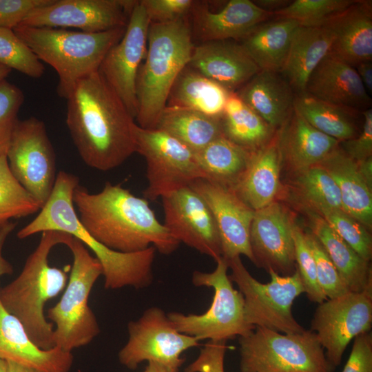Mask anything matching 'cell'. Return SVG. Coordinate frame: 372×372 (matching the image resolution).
<instances>
[{"label": "cell", "mask_w": 372, "mask_h": 372, "mask_svg": "<svg viewBox=\"0 0 372 372\" xmlns=\"http://www.w3.org/2000/svg\"><path fill=\"white\" fill-rule=\"evenodd\" d=\"M216 262L213 271H195L192 278L196 287L213 289L214 294L209 309L202 314L167 313L176 330L199 341H227L247 335L255 329L247 320L242 293L234 287L227 274V260L221 256Z\"/></svg>", "instance_id": "ba28073f"}, {"label": "cell", "mask_w": 372, "mask_h": 372, "mask_svg": "<svg viewBox=\"0 0 372 372\" xmlns=\"http://www.w3.org/2000/svg\"><path fill=\"white\" fill-rule=\"evenodd\" d=\"M254 2L264 10L273 14L275 12L287 6L291 1L286 0H260Z\"/></svg>", "instance_id": "f5cc1de1"}, {"label": "cell", "mask_w": 372, "mask_h": 372, "mask_svg": "<svg viewBox=\"0 0 372 372\" xmlns=\"http://www.w3.org/2000/svg\"><path fill=\"white\" fill-rule=\"evenodd\" d=\"M293 110L311 126L340 143L358 135L355 121L357 110L317 99L306 92L295 96Z\"/></svg>", "instance_id": "e575fe53"}, {"label": "cell", "mask_w": 372, "mask_h": 372, "mask_svg": "<svg viewBox=\"0 0 372 372\" xmlns=\"http://www.w3.org/2000/svg\"><path fill=\"white\" fill-rule=\"evenodd\" d=\"M354 0H296L273 14L296 21L300 26L321 27Z\"/></svg>", "instance_id": "f35d334b"}, {"label": "cell", "mask_w": 372, "mask_h": 372, "mask_svg": "<svg viewBox=\"0 0 372 372\" xmlns=\"http://www.w3.org/2000/svg\"><path fill=\"white\" fill-rule=\"evenodd\" d=\"M6 156L13 176L42 207L57 175L56 155L45 123L34 116L19 119Z\"/></svg>", "instance_id": "7c38bea8"}, {"label": "cell", "mask_w": 372, "mask_h": 372, "mask_svg": "<svg viewBox=\"0 0 372 372\" xmlns=\"http://www.w3.org/2000/svg\"><path fill=\"white\" fill-rule=\"evenodd\" d=\"M304 92L357 110L371 102L355 68L329 54L311 73Z\"/></svg>", "instance_id": "7402d4cb"}, {"label": "cell", "mask_w": 372, "mask_h": 372, "mask_svg": "<svg viewBox=\"0 0 372 372\" xmlns=\"http://www.w3.org/2000/svg\"><path fill=\"white\" fill-rule=\"evenodd\" d=\"M364 122L362 131L355 137L342 141V151L356 162L362 161L372 154V110L362 112Z\"/></svg>", "instance_id": "7dc6e473"}, {"label": "cell", "mask_w": 372, "mask_h": 372, "mask_svg": "<svg viewBox=\"0 0 372 372\" xmlns=\"http://www.w3.org/2000/svg\"><path fill=\"white\" fill-rule=\"evenodd\" d=\"M52 0H0V27L13 29L33 10Z\"/></svg>", "instance_id": "c3c4849f"}, {"label": "cell", "mask_w": 372, "mask_h": 372, "mask_svg": "<svg viewBox=\"0 0 372 372\" xmlns=\"http://www.w3.org/2000/svg\"><path fill=\"white\" fill-rule=\"evenodd\" d=\"M24 99L22 90L17 85L6 79L0 81V156L6 155Z\"/></svg>", "instance_id": "ee69618b"}, {"label": "cell", "mask_w": 372, "mask_h": 372, "mask_svg": "<svg viewBox=\"0 0 372 372\" xmlns=\"http://www.w3.org/2000/svg\"><path fill=\"white\" fill-rule=\"evenodd\" d=\"M125 28L91 33L19 25L12 30L40 61L55 70L59 76L57 94L67 99L80 80L99 71L106 54L120 41Z\"/></svg>", "instance_id": "8992f818"}, {"label": "cell", "mask_w": 372, "mask_h": 372, "mask_svg": "<svg viewBox=\"0 0 372 372\" xmlns=\"http://www.w3.org/2000/svg\"><path fill=\"white\" fill-rule=\"evenodd\" d=\"M164 226L179 242L215 260L222 256L218 229L210 209L190 186L161 198Z\"/></svg>", "instance_id": "e0dca14e"}, {"label": "cell", "mask_w": 372, "mask_h": 372, "mask_svg": "<svg viewBox=\"0 0 372 372\" xmlns=\"http://www.w3.org/2000/svg\"><path fill=\"white\" fill-rule=\"evenodd\" d=\"M339 189L342 209L368 229L372 225V185L361 174L356 161L336 149L320 164Z\"/></svg>", "instance_id": "83f0119b"}, {"label": "cell", "mask_w": 372, "mask_h": 372, "mask_svg": "<svg viewBox=\"0 0 372 372\" xmlns=\"http://www.w3.org/2000/svg\"><path fill=\"white\" fill-rule=\"evenodd\" d=\"M372 288L361 292L348 291L320 303L311 321V331L326 350L325 355L335 368L356 336L371 331Z\"/></svg>", "instance_id": "5bb4252c"}, {"label": "cell", "mask_w": 372, "mask_h": 372, "mask_svg": "<svg viewBox=\"0 0 372 372\" xmlns=\"http://www.w3.org/2000/svg\"><path fill=\"white\" fill-rule=\"evenodd\" d=\"M313 211L321 216L333 231L362 258L370 262L372 257V239L366 227L343 209L322 208Z\"/></svg>", "instance_id": "60d3db41"}, {"label": "cell", "mask_w": 372, "mask_h": 372, "mask_svg": "<svg viewBox=\"0 0 372 372\" xmlns=\"http://www.w3.org/2000/svg\"><path fill=\"white\" fill-rule=\"evenodd\" d=\"M295 261L308 299L322 303L328 298L322 291L317 280L315 260L308 245L305 232L297 225L293 227Z\"/></svg>", "instance_id": "b9f144b4"}, {"label": "cell", "mask_w": 372, "mask_h": 372, "mask_svg": "<svg viewBox=\"0 0 372 372\" xmlns=\"http://www.w3.org/2000/svg\"><path fill=\"white\" fill-rule=\"evenodd\" d=\"M190 187L205 200L214 219L226 260L243 255L254 262L250 227L255 211L229 187L205 178Z\"/></svg>", "instance_id": "ac0fdd59"}, {"label": "cell", "mask_w": 372, "mask_h": 372, "mask_svg": "<svg viewBox=\"0 0 372 372\" xmlns=\"http://www.w3.org/2000/svg\"><path fill=\"white\" fill-rule=\"evenodd\" d=\"M240 372H332L314 332L283 333L256 327L239 337Z\"/></svg>", "instance_id": "9c48e42d"}, {"label": "cell", "mask_w": 372, "mask_h": 372, "mask_svg": "<svg viewBox=\"0 0 372 372\" xmlns=\"http://www.w3.org/2000/svg\"><path fill=\"white\" fill-rule=\"evenodd\" d=\"M300 26L295 20L278 17L258 25L239 42L260 70L280 73Z\"/></svg>", "instance_id": "f546056e"}, {"label": "cell", "mask_w": 372, "mask_h": 372, "mask_svg": "<svg viewBox=\"0 0 372 372\" xmlns=\"http://www.w3.org/2000/svg\"><path fill=\"white\" fill-rule=\"evenodd\" d=\"M279 136L282 159L296 172L320 164L340 142L311 126L295 110Z\"/></svg>", "instance_id": "484cf974"}, {"label": "cell", "mask_w": 372, "mask_h": 372, "mask_svg": "<svg viewBox=\"0 0 372 372\" xmlns=\"http://www.w3.org/2000/svg\"><path fill=\"white\" fill-rule=\"evenodd\" d=\"M322 26L327 28L332 36L329 54L353 67L371 61V1H355Z\"/></svg>", "instance_id": "603a6c76"}, {"label": "cell", "mask_w": 372, "mask_h": 372, "mask_svg": "<svg viewBox=\"0 0 372 372\" xmlns=\"http://www.w3.org/2000/svg\"><path fill=\"white\" fill-rule=\"evenodd\" d=\"M66 100V125L85 165L108 171L136 152L134 118L99 71L80 80Z\"/></svg>", "instance_id": "6da1fadb"}, {"label": "cell", "mask_w": 372, "mask_h": 372, "mask_svg": "<svg viewBox=\"0 0 372 372\" xmlns=\"http://www.w3.org/2000/svg\"><path fill=\"white\" fill-rule=\"evenodd\" d=\"M72 236L61 231H43L19 276L0 287L3 307L21 322L30 340L43 350L55 347L54 327L45 315V304L65 289L70 269V266L64 269L50 266L49 255L55 246L65 245Z\"/></svg>", "instance_id": "277c9868"}, {"label": "cell", "mask_w": 372, "mask_h": 372, "mask_svg": "<svg viewBox=\"0 0 372 372\" xmlns=\"http://www.w3.org/2000/svg\"><path fill=\"white\" fill-rule=\"evenodd\" d=\"M223 135L235 144L254 152L273 137V129L245 103L220 118Z\"/></svg>", "instance_id": "d590c367"}, {"label": "cell", "mask_w": 372, "mask_h": 372, "mask_svg": "<svg viewBox=\"0 0 372 372\" xmlns=\"http://www.w3.org/2000/svg\"><path fill=\"white\" fill-rule=\"evenodd\" d=\"M236 93L273 130L283 126L293 110V89L278 72L260 70Z\"/></svg>", "instance_id": "4316f807"}, {"label": "cell", "mask_w": 372, "mask_h": 372, "mask_svg": "<svg viewBox=\"0 0 372 372\" xmlns=\"http://www.w3.org/2000/svg\"><path fill=\"white\" fill-rule=\"evenodd\" d=\"M135 150L146 161L145 199L155 200L190 185L204 175L194 153L177 139L160 130L133 125Z\"/></svg>", "instance_id": "8fae6325"}, {"label": "cell", "mask_w": 372, "mask_h": 372, "mask_svg": "<svg viewBox=\"0 0 372 372\" xmlns=\"http://www.w3.org/2000/svg\"><path fill=\"white\" fill-rule=\"evenodd\" d=\"M296 173V187L313 210L322 208L342 209L337 184L321 165L312 166Z\"/></svg>", "instance_id": "8d00e7d4"}, {"label": "cell", "mask_w": 372, "mask_h": 372, "mask_svg": "<svg viewBox=\"0 0 372 372\" xmlns=\"http://www.w3.org/2000/svg\"><path fill=\"white\" fill-rule=\"evenodd\" d=\"M311 233L318 239L349 291L372 288L370 262L362 258L318 213L307 211Z\"/></svg>", "instance_id": "f1b7e54d"}, {"label": "cell", "mask_w": 372, "mask_h": 372, "mask_svg": "<svg viewBox=\"0 0 372 372\" xmlns=\"http://www.w3.org/2000/svg\"><path fill=\"white\" fill-rule=\"evenodd\" d=\"M342 372H372V334L362 333L354 338L349 359Z\"/></svg>", "instance_id": "681fc988"}, {"label": "cell", "mask_w": 372, "mask_h": 372, "mask_svg": "<svg viewBox=\"0 0 372 372\" xmlns=\"http://www.w3.org/2000/svg\"><path fill=\"white\" fill-rule=\"evenodd\" d=\"M40 204L12 174L6 155L0 156V227L37 213Z\"/></svg>", "instance_id": "74e56055"}, {"label": "cell", "mask_w": 372, "mask_h": 372, "mask_svg": "<svg viewBox=\"0 0 372 372\" xmlns=\"http://www.w3.org/2000/svg\"><path fill=\"white\" fill-rule=\"evenodd\" d=\"M65 245L73 256L68 282L60 300L48 310L46 318L54 324V347L72 352L90 344L100 332L88 298L103 269L79 239L72 236Z\"/></svg>", "instance_id": "52a82bcc"}, {"label": "cell", "mask_w": 372, "mask_h": 372, "mask_svg": "<svg viewBox=\"0 0 372 372\" xmlns=\"http://www.w3.org/2000/svg\"><path fill=\"white\" fill-rule=\"evenodd\" d=\"M0 358L41 372H69L73 355L55 347L43 350L30 338L21 322L10 313L0 300Z\"/></svg>", "instance_id": "cb8c5ba5"}, {"label": "cell", "mask_w": 372, "mask_h": 372, "mask_svg": "<svg viewBox=\"0 0 372 372\" xmlns=\"http://www.w3.org/2000/svg\"><path fill=\"white\" fill-rule=\"evenodd\" d=\"M227 262L231 271L229 278L243 296L246 318L251 325L283 333H298L306 330L292 313L295 299L304 293L297 269L287 276L269 270L271 280L264 284L250 274L240 256Z\"/></svg>", "instance_id": "30bf717a"}, {"label": "cell", "mask_w": 372, "mask_h": 372, "mask_svg": "<svg viewBox=\"0 0 372 372\" xmlns=\"http://www.w3.org/2000/svg\"><path fill=\"white\" fill-rule=\"evenodd\" d=\"M305 237L315 260L318 283L326 297L334 298L349 291L318 239L311 232H305Z\"/></svg>", "instance_id": "7bdbcfd3"}, {"label": "cell", "mask_w": 372, "mask_h": 372, "mask_svg": "<svg viewBox=\"0 0 372 372\" xmlns=\"http://www.w3.org/2000/svg\"><path fill=\"white\" fill-rule=\"evenodd\" d=\"M355 70L367 92H372V63L364 62L355 66Z\"/></svg>", "instance_id": "816d5d0a"}, {"label": "cell", "mask_w": 372, "mask_h": 372, "mask_svg": "<svg viewBox=\"0 0 372 372\" xmlns=\"http://www.w3.org/2000/svg\"><path fill=\"white\" fill-rule=\"evenodd\" d=\"M72 200L81 225L94 239L111 249L132 253L153 246L161 254L168 255L180 244L158 220L147 199L120 185L106 182L96 194L79 185Z\"/></svg>", "instance_id": "7a4b0ae2"}, {"label": "cell", "mask_w": 372, "mask_h": 372, "mask_svg": "<svg viewBox=\"0 0 372 372\" xmlns=\"http://www.w3.org/2000/svg\"><path fill=\"white\" fill-rule=\"evenodd\" d=\"M229 92H236L260 71L241 43L216 40L194 45L187 64Z\"/></svg>", "instance_id": "44dd1931"}, {"label": "cell", "mask_w": 372, "mask_h": 372, "mask_svg": "<svg viewBox=\"0 0 372 372\" xmlns=\"http://www.w3.org/2000/svg\"><path fill=\"white\" fill-rule=\"evenodd\" d=\"M249 0H231L220 11L194 1L189 17L192 38L200 43L216 40L239 41L272 15Z\"/></svg>", "instance_id": "ffe728a7"}, {"label": "cell", "mask_w": 372, "mask_h": 372, "mask_svg": "<svg viewBox=\"0 0 372 372\" xmlns=\"http://www.w3.org/2000/svg\"><path fill=\"white\" fill-rule=\"evenodd\" d=\"M294 224L287 209L278 202L255 211L250 227L253 263L267 271L292 274L296 270Z\"/></svg>", "instance_id": "d6986e66"}, {"label": "cell", "mask_w": 372, "mask_h": 372, "mask_svg": "<svg viewBox=\"0 0 372 372\" xmlns=\"http://www.w3.org/2000/svg\"><path fill=\"white\" fill-rule=\"evenodd\" d=\"M11 69L0 63V81L6 79L11 72Z\"/></svg>", "instance_id": "9f6ffc18"}, {"label": "cell", "mask_w": 372, "mask_h": 372, "mask_svg": "<svg viewBox=\"0 0 372 372\" xmlns=\"http://www.w3.org/2000/svg\"><path fill=\"white\" fill-rule=\"evenodd\" d=\"M155 129L171 135L194 153L223 135L220 118L175 106L166 105Z\"/></svg>", "instance_id": "836d02e7"}, {"label": "cell", "mask_w": 372, "mask_h": 372, "mask_svg": "<svg viewBox=\"0 0 372 372\" xmlns=\"http://www.w3.org/2000/svg\"><path fill=\"white\" fill-rule=\"evenodd\" d=\"M150 23H164L189 17L193 0H141Z\"/></svg>", "instance_id": "f6af8a7d"}, {"label": "cell", "mask_w": 372, "mask_h": 372, "mask_svg": "<svg viewBox=\"0 0 372 372\" xmlns=\"http://www.w3.org/2000/svg\"><path fill=\"white\" fill-rule=\"evenodd\" d=\"M332 36L325 27L300 26L280 72L292 89L304 92L311 73L329 53Z\"/></svg>", "instance_id": "4dcf8cb0"}, {"label": "cell", "mask_w": 372, "mask_h": 372, "mask_svg": "<svg viewBox=\"0 0 372 372\" xmlns=\"http://www.w3.org/2000/svg\"><path fill=\"white\" fill-rule=\"evenodd\" d=\"M149 24L143 6L137 1L123 36L107 52L99 69L134 120L138 109L136 77L146 54Z\"/></svg>", "instance_id": "2e32d148"}, {"label": "cell", "mask_w": 372, "mask_h": 372, "mask_svg": "<svg viewBox=\"0 0 372 372\" xmlns=\"http://www.w3.org/2000/svg\"><path fill=\"white\" fill-rule=\"evenodd\" d=\"M0 372H8V362L0 358Z\"/></svg>", "instance_id": "6f0895ef"}, {"label": "cell", "mask_w": 372, "mask_h": 372, "mask_svg": "<svg viewBox=\"0 0 372 372\" xmlns=\"http://www.w3.org/2000/svg\"><path fill=\"white\" fill-rule=\"evenodd\" d=\"M79 185L77 176L60 171L49 198L36 218L17 232V237L24 239L48 230L69 234L91 249L101 263L105 289L148 287L153 281L156 248L151 246L142 251L123 253L94 239L80 223L74 209L72 196Z\"/></svg>", "instance_id": "3957f363"}, {"label": "cell", "mask_w": 372, "mask_h": 372, "mask_svg": "<svg viewBox=\"0 0 372 372\" xmlns=\"http://www.w3.org/2000/svg\"><path fill=\"white\" fill-rule=\"evenodd\" d=\"M178 370H175L164 365L155 363L147 362V365L145 367L144 372H178Z\"/></svg>", "instance_id": "db71d44e"}, {"label": "cell", "mask_w": 372, "mask_h": 372, "mask_svg": "<svg viewBox=\"0 0 372 372\" xmlns=\"http://www.w3.org/2000/svg\"><path fill=\"white\" fill-rule=\"evenodd\" d=\"M0 63L34 79L43 76L45 67L12 29L0 27Z\"/></svg>", "instance_id": "ab89813d"}, {"label": "cell", "mask_w": 372, "mask_h": 372, "mask_svg": "<svg viewBox=\"0 0 372 372\" xmlns=\"http://www.w3.org/2000/svg\"><path fill=\"white\" fill-rule=\"evenodd\" d=\"M282 156L279 138L253 152L249 164L231 189L254 211L275 201L280 188Z\"/></svg>", "instance_id": "d4e9b609"}, {"label": "cell", "mask_w": 372, "mask_h": 372, "mask_svg": "<svg viewBox=\"0 0 372 372\" xmlns=\"http://www.w3.org/2000/svg\"><path fill=\"white\" fill-rule=\"evenodd\" d=\"M128 340L118 352V360L130 370L143 362H155L178 370L183 364V353L199 346L196 338L179 332L167 313L159 307L147 309L127 324Z\"/></svg>", "instance_id": "4fadbf2b"}, {"label": "cell", "mask_w": 372, "mask_h": 372, "mask_svg": "<svg viewBox=\"0 0 372 372\" xmlns=\"http://www.w3.org/2000/svg\"><path fill=\"white\" fill-rule=\"evenodd\" d=\"M227 349V341L209 340L184 372H225L224 360Z\"/></svg>", "instance_id": "bcb514c9"}, {"label": "cell", "mask_w": 372, "mask_h": 372, "mask_svg": "<svg viewBox=\"0 0 372 372\" xmlns=\"http://www.w3.org/2000/svg\"><path fill=\"white\" fill-rule=\"evenodd\" d=\"M17 226L16 222L10 221L0 227V277L11 275L13 273V266L3 256V249L6 239Z\"/></svg>", "instance_id": "f907efd6"}, {"label": "cell", "mask_w": 372, "mask_h": 372, "mask_svg": "<svg viewBox=\"0 0 372 372\" xmlns=\"http://www.w3.org/2000/svg\"><path fill=\"white\" fill-rule=\"evenodd\" d=\"M230 92L187 65L176 79L166 105L221 118Z\"/></svg>", "instance_id": "1f68e13d"}, {"label": "cell", "mask_w": 372, "mask_h": 372, "mask_svg": "<svg viewBox=\"0 0 372 372\" xmlns=\"http://www.w3.org/2000/svg\"><path fill=\"white\" fill-rule=\"evenodd\" d=\"M7 362L8 372H41L32 367L23 366L10 361Z\"/></svg>", "instance_id": "11a10c76"}, {"label": "cell", "mask_w": 372, "mask_h": 372, "mask_svg": "<svg viewBox=\"0 0 372 372\" xmlns=\"http://www.w3.org/2000/svg\"><path fill=\"white\" fill-rule=\"evenodd\" d=\"M133 0H52L30 12L19 25L32 27L74 28L101 32L126 28Z\"/></svg>", "instance_id": "9a60e30c"}, {"label": "cell", "mask_w": 372, "mask_h": 372, "mask_svg": "<svg viewBox=\"0 0 372 372\" xmlns=\"http://www.w3.org/2000/svg\"><path fill=\"white\" fill-rule=\"evenodd\" d=\"M253 152L222 135L194 154L205 179L232 189L247 168Z\"/></svg>", "instance_id": "d6a6232c"}, {"label": "cell", "mask_w": 372, "mask_h": 372, "mask_svg": "<svg viewBox=\"0 0 372 372\" xmlns=\"http://www.w3.org/2000/svg\"><path fill=\"white\" fill-rule=\"evenodd\" d=\"M189 18L149 24L145 61L136 82L135 119L142 128H156L176 79L189 63L195 45Z\"/></svg>", "instance_id": "5b68a950"}]
</instances>
